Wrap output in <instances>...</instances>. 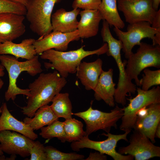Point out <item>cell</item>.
Returning a JSON list of instances; mask_svg holds the SVG:
<instances>
[{
	"label": "cell",
	"mask_w": 160,
	"mask_h": 160,
	"mask_svg": "<svg viewBox=\"0 0 160 160\" xmlns=\"http://www.w3.org/2000/svg\"><path fill=\"white\" fill-rule=\"evenodd\" d=\"M67 82L65 78L62 77L57 71L41 73L29 85L30 96L28 97L27 105L21 108L23 114L29 117H33L39 108L52 101Z\"/></svg>",
	"instance_id": "obj_1"
},
{
	"label": "cell",
	"mask_w": 160,
	"mask_h": 160,
	"mask_svg": "<svg viewBox=\"0 0 160 160\" xmlns=\"http://www.w3.org/2000/svg\"><path fill=\"white\" fill-rule=\"evenodd\" d=\"M108 50L107 44L105 43L99 49L92 51L85 50L83 46L76 50L67 52L49 49L41 53L40 57L42 59L49 60V62L44 63L46 68L55 69L62 77L66 78L69 74L76 73L84 58L90 55L106 53Z\"/></svg>",
	"instance_id": "obj_2"
},
{
	"label": "cell",
	"mask_w": 160,
	"mask_h": 160,
	"mask_svg": "<svg viewBox=\"0 0 160 160\" xmlns=\"http://www.w3.org/2000/svg\"><path fill=\"white\" fill-rule=\"evenodd\" d=\"M1 64L8 72L9 84L5 93L7 101L11 99L14 101L18 95H23L28 97L30 96V90L23 89L17 85V79L23 71H26L31 76H34L43 71L41 65L36 55L33 58L25 61H20L15 57L9 55H0Z\"/></svg>",
	"instance_id": "obj_3"
},
{
	"label": "cell",
	"mask_w": 160,
	"mask_h": 160,
	"mask_svg": "<svg viewBox=\"0 0 160 160\" xmlns=\"http://www.w3.org/2000/svg\"><path fill=\"white\" fill-rule=\"evenodd\" d=\"M61 0H29L26 6L25 15L32 31L39 39L52 31V13L55 4Z\"/></svg>",
	"instance_id": "obj_4"
},
{
	"label": "cell",
	"mask_w": 160,
	"mask_h": 160,
	"mask_svg": "<svg viewBox=\"0 0 160 160\" xmlns=\"http://www.w3.org/2000/svg\"><path fill=\"white\" fill-rule=\"evenodd\" d=\"M136 53H133L127 61L126 72L128 78L134 79L140 86L138 75L149 67L160 68V46L141 42Z\"/></svg>",
	"instance_id": "obj_5"
},
{
	"label": "cell",
	"mask_w": 160,
	"mask_h": 160,
	"mask_svg": "<svg viewBox=\"0 0 160 160\" xmlns=\"http://www.w3.org/2000/svg\"><path fill=\"white\" fill-rule=\"evenodd\" d=\"M92 103V101L90 107L86 111L73 113V115L81 118L85 122L86 136H89L99 130L108 133L110 132L112 127L116 128L117 123L123 115V108L116 105L110 112H105L93 109Z\"/></svg>",
	"instance_id": "obj_6"
},
{
	"label": "cell",
	"mask_w": 160,
	"mask_h": 160,
	"mask_svg": "<svg viewBox=\"0 0 160 160\" xmlns=\"http://www.w3.org/2000/svg\"><path fill=\"white\" fill-rule=\"evenodd\" d=\"M137 95L134 97L127 98L128 105L123 108V115L119 128L125 132L131 130L135 123L137 112L144 107L155 103H160V87H153L151 89L145 91L137 87Z\"/></svg>",
	"instance_id": "obj_7"
},
{
	"label": "cell",
	"mask_w": 160,
	"mask_h": 160,
	"mask_svg": "<svg viewBox=\"0 0 160 160\" xmlns=\"http://www.w3.org/2000/svg\"><path fill=\"white\" fill-rule=\"evenodd\" d=\"M131 130H127L122 134L114 135L110 133H103L102 135L108 137L106 139L100 141H94L90 139L88 136H85L79 141L72 142L71 147L74 151H79L80 149L88 148L95 150L97 151L109 156L114 160H132L134 157L131 155H124L116 150L118 142L121 140L128 142L127 135Z\"/></svg>",
	"instance_id": "obj_8"
},
{
	"label": "cell",
	"mask_w": 160,
	"mask_h": 160,
	"mask_svg": "<svg viewBox=\"0 0 160 160\" xmlns=\"http://www.w3.org/2000/svg\"><path fill=\"white\" fill-rule=\"evenodd\" d=\"M113 30L122 43V49L125 57L127 59L133 53L132 50L133 47L136 45H139L142 39L150 38L153 42L155 35L160 33V30L152 27L149 23L146 21L129 24L126 31L116 27L114 28Z\"/></svg>",
	"instance_id": "obj_9"
},
{
	"label": "cell",
	"mask_w": 160,
	"mask_h": 160,
	"mask_svg": "<svg viewBox=\"0 0 160 160\" xmlns=\"http://www.w3.org/2000/svg\"><path fill=\"white\" fill-rule=\"evenodd\" d=\"M118 10L129 24L146 21L151 24L156 12L152 0H118Z\"/></svg>",
	"instance_id": "obj_10"
},
{
	"label": "cell",
	"mask_w": 160,
	"mask_h": 160,
	"mask_svg": "<svg viewBox=\"0 0 160 160\" xmlns=\"http://www.w3.org/2000/svg\"><path fill=\"white\" fill-rule=\"evenodd\" d=\"M122 48L121 44H116L109 48L106 53L108 56H111L114 59L119 71L118 83L114 96V100L124 106L126 104L127 94L130 95L135 94L137 87L127 75L125 67L127 61L123 62L121 58V51Z\"/></svg>",
	"instance_id": "obj_11"
},
{
	"label": "cell",
	"mask_w": 160,
	"mask_h": 160,
	"mask_svg": "<svg viewBox=\"0 0 160 160\" xmlns=\"http://www.w3.org/2000/svg\"><path fill=\"white\" fill-rule=\"evenodd\" d=\"M129 144L120 147L118 152L130 155L135 160H147L160 157V147L153 144L149 139L141 133L134 130L130 136Z\"/></svg>",
	"instance_id": "obj_12"
},
{
	"label": "cell",
	"mask_w": 160,
	"mask_h": 160,
	"mask_svg": "<svg viewBox=\"0 0 160 160\" xmlns=\"http://www.w3.org/2000/svg\"><path fill=\"white\" fill-rule=\"evenodd\" d=\"M34 142L33 140L16 132L0 131V148L9 155H18L22 157L28 156Z\"/></svg>",
	"instance_id": "obj_13"
},
{
	"label": "cell",
	"mask_w": 160,
	"mask_h": 160,
	"mask_svg": "<svg viewBox=\"0 0 160 160\" xmlns=\"http://www.w3.org/2000/svg\"><path fill=\"white\" fill-rule=\"evenodd\" d=\"M80 38L77 30L69 33L53 31L42 38L35 40L33 44L37 54L40 55L45 51L51 49L65 51L71 42L77 41Z\"/></svg>",
	"instance_id": "obj_14"
},
{
	"label": "cell",
	"mask_w": 160,
	"mask_h": 160,
	"mask_svg": "<svg viewBox=\"0 0 160 160\" xmlns=\"http://www.w3.org/2000/svg\"><path fill=\"white\" fill-rule=\"evenodd\" d=\"M24 15L10 12L0 13V43L13 40L25 32Z\"/></svg>",
	"instance_id": "obj_15"
},
{
	"label": "cell",
	"mask_w": 160,
	"mask_h": 160,
	"mask_svg": "<svg viewBox=\"0 0 160 160\" xmlns=\"http://www.w3.org/2000/svg\"><path fill=\"white\" fill-rule=\"evenodd\" d=\"M147 108L145 115L137 118L133 129L148 137L153 143L156 142L155 130L160 122V103L151 104Z\"/></svg>",
	"instance_id": "obj_16"
},
{
	"label": "cell",
	"mask_w": 160,
	"mask_h": 160,
	"mask_svg": "<svg viewBox=\"0 0 160 160\" xmlns=\"http://www.w3.org/2000/svg\"><path fill=\"white\" fill-rule=\"evenodd\" d=\"M103 61L100 58L87 63L81 62L78 66L76 75L87 90H94L103 71Z\"/></svg>",
	"instance_id": "obj_17"
},
{
	"label": "cell",
	"mask_w": 160,
	"mask_h": 160,
	"mask_svg": "<svg viewBox=\"0 0 160 160\" xmlns=\"http://www.w3.org/2000/svg\"><path fill=\"white\" fill-rule=\"evenodd\" d=\"M80 11V9L76 8L70 11L62 8L57 10L51 17L52 31L63 33L76 31L79 22L77 17Z\"/></svg>",
	"instance_id": "obj_18"
},
{
	"label": "cell",
	"mask_w": 160,
	"mask_h": 160,
	"mask_svg": "<svg viewBox=\"0 0 160 160\" xmlns=\"http://www.w3.org/2000/svg\"><path fill=\"white\" fill-rule=\"evenodd\" d=\"M113 72L112 68L107 71L103 70L94 90L95 99L98 101L103 100L111 107H113L115 105L114 96L116 84L113 81Z\"/></svg>",
	"instance_id": "obj_19"
},
{
	"label": "cell",
	"mask_w": 160,
	"mask_h": 160,
	"mask_svg": "<svg viewBox=\"0 0 160 160\" xmlns=\"http://www.w3.org/2000/svg\"><path fill=\"white\" fill-rule=\"evenodd\" d=\"M79 14L81 19L77 26L79 36L88 38L96 36L103 17L98 10H83Z\"/></svg>",
	"instance_id": "obj_20"
},
{
	"label": "cell",
	"mask_w": 160,
	"mask_h": 160,
	"mask_svg": "<svg viewBox=\"0 0 160 160\" xmlns=\"http://www.w3.org/2000/svg\"><path fill=\"white\" fill-rule=\"evenodd\" d=\"M1 107L2 112L0 116V131L9 130L16 132L33 140L38 138V135L31 128L23 121L17 120L11 114L6 103H4Z\"/></svg>",
	"instance_id": "obj_21"
},
{
	"label": "cell",
	"mask_w": 160,
	"mask_h": 160,
	"mask_svg": "<svg viewBox=\"0 0 160 160\" xmlns=\"http://www.w3.org/2000/svg\"><path fill=\"white\" fill-rule=\"evenodd\" d=\"M35 40L32 38L24 39L19 44L7 41L0 45V55H9L17 58L29 60L34 58L37 53L33 45Z\"/></svg>",
	"instance_id": "obj_22"
},
{
	"label": "cell",
	"mask_w": 160,
	"mask_h": 160,
	"mask_svg": "<svg viewBox=\"0 0 160 160\" xmlns=\"http://www.w3.org/2000/svg\"><path fill=\"white\" fill-rule=\"evenodd\" d=\"M58 119L50 106L47 105L39 108L32 117H25L23 122L33 130H37L51 124Z\"/></svg>",
	"instance_id": "obj_23"
},
{
	"label": "cell",
	"mask_w": 160,
	"mask_h": 160,
	"mask_svg": "<svg viewBox=\"0 0 160 160\" xmlns=\"http://www.w3.org/2000/svg\"><path fill=\"white\" fill-rule=\"evenodd\" d=\"M118 0H102L98 10L102 15L103 20L106 21L109 26L120 29L125 26L118 12Z\"/></svg>",
	"instance_id": "obj_24"
},
{
	"label": "cell",
	"mask_w": 160,
	"mask_h": 160,
	"mask_svg": "<svg viewBox=\"0 0 160 160\" xmlns=\"http://www.w3.org/2000/svg\"><path fill=\"white\" fill-rule=\"evenodd\" d=\"M51 102L50 107L59 118L62 117L65 119L72 118V107L68 93H58Z\"/></svg>",
	"instance_id": "obj_25"
},
{
	"label": "cell",
	"mask_w": 160,
	"mask_h": 160,
	"mask_svg": "<svg viewBox=\"0 0 160 160\" xmlns=\"http://www.w3.org/2000/svg\"><path fill=\"white\" fill-rule=\"evenodd\" d=\"M63 123L66 141L72 142L79 141L86 136L81 121L72 118L65 119Z\"/></svg>",
	"instance_id": "obj_26"
},
{
	"label": "cell",
	"mask_w": 160,
	"mask_h": 160,
	"mask_svg": "<svg viewBox=\"0 0 160 160\" xmlns=\"http://www.w3.org/2000/svg\"><path fill=\"white\" fill-rule=\"evenodd\" d=\"M39 135L44 139L50 140L57 137L62 143L66 141L63 122L57 120L46 127L41 129Z\"/></svg>",
	"instance_id": "obj_27"
},
{
	"label": "cell",
	"mask_w": 160,
	"mask_h": 160,
	"mask_svg": "<svg viewBox=\"0 0 160 160\" xmlns=\"http://www.w3.org/2000/svg\"><path fill=\"white\" fill-rule=\"evenodd\" d=\"M47 160H83L84 156L75 153H65L51 146L45 147Z\"/></svg>",
	"instance_id": "obj_28"
},
{
	"label": "cell",
	"mask_w": 160,
	"mask_h": 160,
	"mask_svg": "<svg viewBox=\"0 0 160 160\" xmlns=\"http://www.w3.org/2000/svg\"><path fill=\"white\" fill-rule=\"evenodd\" d=\"M143 78L139 81L142 89L148 90L153 86L160 84V69L152 71L146 68L143 70Z\"/></svg>",
	"instance_id": "obj_29"
},
{
	"label": "cell",
	"mask_w": 160,
	"mask_h": 160,
	"mask_svg": "<svg viewBox=\"0 0 160 160\" xmlns=\"http://www.w3.org/2000/svg\"><path fill=\"white\" fill-rule=\"evenodd\" d=\"M26 12L24 5L7 0H0V13L10 12L25 15Z\"/></svg>",
	"instance_id": "obj_30"
},
{
	"label": "cell",
	"mask_w": 160,
	"mask_h": 160,
	"mask_svg": "<svg viewBox=\"0 0 160 160\" xmlns=\"http://www.w3.org/2000/svg\"><path fill=\"white\" fill-rule=\"evenodd\" d=\"M102 0H74L72 7L73 9L83 10H98Z\"/></svg>",
	"instance_id": "obj_31"
},
{
	"label": "cell",
	"mask_w": 160,
	"mask_h": 160,
	"mask_svg": "<svg viewBox=\"0 0 160 160\" xmlns=\"http://www.w3.org/2000/svg\"><path fill=\"white\" fill-rule=\"evenodd\" d=\"M30 154V160H47L45 147L39 141H34Z\"/></svg>",
	"instance_id": "obj_32"
},
{
	"label": "cell",
	"mask_w": 160,
	"mask_h": 160,
	"mask_svg": "<svg viewBox=\"0 0 160 160\" xmlns=\"http://www.w3.org/2000/svg\"><path fill=\"white\" fill-rule=\"evenodd\" d=\"M107 159V156L99 152L90 153L88 157L85 160H105Z\"/></svg>",
	"instance_id": "obj_33"
},
{
	"label": "cell",
	"mask_w": 160,
	"mask_h": 160,
	"mask_svg": "<svg viewBox=\"0 0 160 160\" xmlns=\"http://www.w3.org/2000/svg\"><path fill=\"white\" fill-rule=\"evenodd\" d=\"M151 26L156 29L160 30V10H158L151 24Z\"/></svg>",
	"instance_id": "obj_34"
},
{
	"label": "cell",
	"mask_w": 160,
	"mask_h": 160,
	"mask_svg": "<svg viewBox=\"0 0 160 160\" xmlns=\"http://www.w3.org/2000/svg\"><path fill=\"white\" fill-rule=\"evenodd\" d=\"M10 1L20 4L25 6L27 4L29 0H7Z\"/></svg>",
	"instance_id": "obj_35"
},
{
	"label": "cell",
	"mask_w": 160,
	"mask_h": 160,
	"mask_svg": "<svg viewBox=\"0 0 160 160\" xmlns=\"http://www.w3.org/2000/svg\"><path fill=\"white\" fill-rule=\"evenodd\" d=\"M155 137L160 138V122L158 125L155 132Z\"/></svg>",
	"instance_id": "obj_36"
},
{
	"label": "cell",
	"mask_w": 160,
	"mask_h": 160,
	"mask_svg": "<svg viewBox=\"0 0 160 160\" xmlns=\"http://www.w3.org/2000/svg\"><path fill=\"white\" fill-rule=\"evenodd\" d=\"M153 7L156 11H157L160 3V0H152Z\"/></svg>",
	"instance_id": "obj_37"
},
{
	"label": "cell",
	"mask_w": 160,
	"mask_h": 160,
	"mask_svg": "<svg viewBox=\"0 0 160 160\" xmlns=\"http://www.w3.org/2000/svg\"><path fill=\"white\" fill-rule=\"evenodd\" d=\"M4 67L1 64H0V77L3 76L4 75Z\"/></svg>",
	"instance_id": "obj_38"
},
{
	"label": "cell",
	"mask_w": 160,
	"mask_h": 160,
	"mask_svg": "<svg viewBox=\"0 0 160 160\" xmlns=\"http://www.w3.org/2000/svg\"><path fill=\"white\" fill-rule=\"evenodd\" d=\"M4 84V82L2 79L0 78V89L2 87ZM2 109L1 107L0 108V113H1Z\"/></svg>",
	"instance_id": "obj_39"
},
{
	"label": "cell",
	"mask_w": 160,
	"mask_h": 160,
	"mask_svg": "<svg viewBox=\"0 0 160 160\" xmlns=\"http://www.w3.org/2000/svg\"><path fill=\"white\" fill-rule=\"evenodd\" d=\"M4 154V152L1 150L0 148V156H2Z\"/></svg>",
	"instance_id": "obj_40"
},
{
	"label": "cell",
	"mask_w": 160,
	"mask_h": 160,
	"mask_svg": "<svg viewBox=\"0 0 160 160\" xmlns=\"http://www.w3.org/2000/svg\"><path fill=\"white\" fill-rule=\"evenodd\" d=\"M1 44V43H0V45Z\"/></svg>",
	"instance_id": "obj_41"
}]
</instances>
